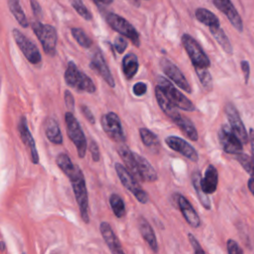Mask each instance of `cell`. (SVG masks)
Masks as SVG:
<instances>
[{"label":"cell","mask_w":254,"mask_h":254,"mask_svg":"<svg viewBox=\"0 0 254 254\" xmlns=\"http://www.w3.org/2000/svg\"><path fill=\"white\" fill-rule=\"evenodd\" d=\"M178 204L187 222L192 227H198L200 225V218L192 205L184 195H178Z\"/></svg>","instance_id":"ffe728a7"},{"label":"cell","mask_w":254,"mask_h":254,"mask_svg":"<svg viewBox=\"0 0 254 254\" xmlns=\"http://www.w3.org/2000/svg\"><path fill=\"white\" fill-rule=\"evenodd\" d=\"M137 168V179L145 182H155L158 179V175L152 165L142 156L134 153Z\"/></svg>","instance_id":"e0dca14e"},{"label":"cell","mask_w":254,"mask_h":254,"mask_svg":"<svg viewBox=\"0 0 254 254\" xmlns=\"http://www.w3.org/2000/svg\"><path fill=\"white\" fill-rule=\"evenodd\" d=\"M89 151L91 153V157H92V160L94 162H98L99 161V158H100V155H99V148H98V145L96 144V142L94 140H91L90 143H89Z\"/></svg>","instance_id":"f35d334b"},{"label":"cell","mask_w":254,"mask_h":254,"mask_svg":"<svg viewBox=\"0 0 254 254\" xmlns=\"http://www.w3.org/2000/svg\"><path fill=\"white\" fill-rule=\"evenodd\" d=\"M31 6H32V10H33L34 15L37 16V17H40L41 14H42V9H41L39 3L36 0H31Z\"/></svg>","instance_id":"f6af8a7d"},{"label":"cell","mask_w":254,"mask_h":254,"mask_svg":"<svg viewBox=\"0 0 254 254\" xmlns=\"http://www.w3.org/2000/svg\"><path fill=\"white\" fill-rule=\"evenodd\" d=\"M195 18L209 29L220 27L218 18L211 11L205 8H197L195 10Z\"/></svg>","instance_id":"484cf974"},{"label":"cell","mask_w":254,"mask_h":254,"mask_svg":"<svg viewBox=\"0 0 254 254\" xmlns=\"http://www.w3.org/2000/svg\"><path fill=\"white\" fill-rule=\"evenodd\" d=\"M96 3H99V4H103V5H108L110 3L113 2V0H94Z\"/></svg>","instance_id":"c3c4849f"},{"label":"cell","mask_w":254,"mask_h":254,"mask_svg":"<svg viewBox=\"0 0 254 254\" xmlns=\"http://www.w3.org/2000/svg\"><path fill=\"white\" fill-rule=\"evenodd\" d=\"M138 224H139V230H140L141 235L144 238V240L148 243V245L154 252H157L158 251V242H157L155 232H154L152 226L150 225V223L144 217H140L138 220Z\"/></svg>","instance_id":"603a6c76"},{"label":"cell","mask_w":254,"mask_h":254,"mask_svg":"<svg viewBox=\"0 0 254 254\" xmlns=\"http://www.w3.org/2000/svg\"><path fill=\"white\" fill-rule=\"evenodd\" d=\"M249 140H250L251 150H252V154H253V158H254V129H250V132H249Z\"/></svg>","instance_id":"bcb514c9"},{"label":"cell","mask_w":254,"mask_h":254,"mask_svg":"<svg viewBox=\"0 0 254 254\" xmlns=\"http://www.w3.org/2000/svg\"><path fill=\"white\" fill-rule=\"evenodd\" d=\"M248 189H249V190L251 191V193L254 195V179H252V178H250L249 180H248Z\"/></svg>","instance_id":"7dc6e473"},{"label":"cell","mask_w":254,"mask_h":254,"mask_svg":"<svg viewBox=\"0 0 254 254\" xmlns=\"http://www.w3.org/2000/svg\"><path fill=\"white\" fill-rule=\"evenodd\" d=\"M67 135L71 142L76 147L77 155L79 158H83L86 153L87 148V142L84 136V133L76 120V118L72 115L71 112H66L64 115Z\"/></svg>","instance_id":"3957f363"},{"label":"cell","mask_w":254,"mask_h":254,"mask_svg":"<svg viewBox=\"0 0 254 254\" xmlns=\"http://www.w3.org/2000/svg\"><path fill=\"white\" fill-rule=\"evenodd\" d=\"M56 163L59 166V168L69 179L76 202H77L79 210H80L81 218L84 222L87 223L89 221L88 195H87V190H86L84 176H83L80 168L76 164H73L71 162L70 158L64 153L58 155V157L56 159Z\"/></svg>","instance_id":"6da1fadb"},{"label":"cell","mask_w":254,"mask_h":254,"mask_svg":"<svg viewBox=\"0 0 254 254\" xmlns=\"http://www.w3.org/2000/svg\"><path fill=\"white\" fill-rule=\"evenodd\" d=\"M138 67V59L134 54H128L123 58L122 70L127 79H131L136 74Z\"/></svg>","instance_id":"83f0119b"},{"label":"cell","mask_w":254,"mask_h":254,"mask_svg":"<svg viewBox=\"0 0 254 254\" xmlns=\"http://www.w3.org/2000/svg\"><path fill=\"white\" fill-rule=\"evenodd\" d=\"M114 168L121 184L129 191L133 193V195L137 198V200H139L141 203H146L149 200V196L147 192L137 183L135 177L125 167H123V165L119 163H116Z\"/></svg>","instance_id":"8992f818"},{"label":"cell","mask_w":254,"mask_h":254,"mask_svg":"<svg viewBox=\"0 0 254 254\" xmlns=\"http://www.w3.org/2000/svg\"><path fill=\"white\" fill-rule=\"evenodd\" d=\"M80 109H81V112H82V114L84 115V117H85L91 124H93V123L95 122V119H94V117H93L91 111L89 110V108H88L87 106H85V105H81V106H80Z\"/></svg>","instance_id":"ee69618b"},{"label":"cell","mask_w":254,"mask_h":254,"mask_svg":"<svg viewBox=\"0 0 254 254\" xmlns=\"http://www.w3.org/2000/svg\"><path fill=\"white\" fill-rule=\"evenodd\" d=\"M147 91V85L144 82H137L133 86V93L137 96H142Z\"/></svg>","instance_id":"60d3db41"},{"label":"cell","mask_w":254,"mask_h":254,"mask_svg":"<svg viewBox=\"0 0 254 254\" xmlns=\"http://www.w3.org/2000/svg\"><path fill=\"white\" fill-rule=\"evenodd\" d=\"M90 67H92L93 69H95L102 77L103 79L107 82V84L111 87L115 86V82L113 79V76L106 64V62L102 56V54L100 52H96L93 55V58L91 60L90 63Z\"/></svg>","instance_id":"d6986e66"},{"label":"cell","mask_w":254,"mask_h":254,"mask_svg":"<svg viewBox=\"0 0 254 254\" xmlns=\"http://www.w3.org/2000/svg\"><path fill=\"white\" fill-rule=\"evenodd\" d=\"M64 101H65L66 107L72 111L74 107V100H73L72 94L67 90L64 92Z\"/></svg>","instance_id":"7bdbcfd3"},{"label":"cell","mask_w":254,"mask_h":254,"mask_svg":"<svg viewBox=\"0 0 254 254\" xmlns=\"http://www.w3.org/2000/svg\"><path fill=\"white\" fill-rule=\"evenodd\" d=\"M241 69L243 71V75H244V81L245 83L248 82L249 79V75H250V65L249 63L247 61H241Z\"/></svg>","instance_id":"b9f144b4"},{"label":"cell","mask_w":254,"mask_h":254,"mask_svg":"<svg viewBox=\"0 0 254 254\" xmlns=\"http://www.w3.org/2000/svg\"><path fill=\"white\" fill-rule=\"evenodd\" d=\"M194 70L202 86L205 89H210L212 87V77L208 69L205 67H194Z\"/></svg>","instance_id":"d6a6232c"},{"label":"cell","mask_w":254,"mask_h":254,"mask_svg":"<svg viewBox=\"0 0 254 254\" xmlns=\"http://www.w3.org/2000/svg\"><path fill=\"white\" fill-rule=\"evenodd\" d=\"M64 79L66 84L69 86L76 88L80 91H85L88 93H92L95 91V85L93 81L83 72L79 71L76 65L69 62L64 72Z\"/></svg>","instance_id":"7a4b0ae2"},{"label":"cell","mask_w":254,"mask_h":254,"mask_svg":"<svg viewBox=\"0 0 254 254\" xmlns=\"http://www.w3.org/2000/svg\"><path fill=\"white\" fill-rule=\"evenodd\" d=\"M71 34L73 38L76 40V42L83 48H90L92 42L89 39V37L84 33V31L80 28H72Z\"/></svg>","instance_id":"e575fe53"},{"label":"cell","mask_w":254,"mask_h":254,"mask_svg":"<svg viewBox=\"0 0 254 254\" xmlns=\"http://www.w3.org/2000/svg\"><path fill=\"white\" fill-rule=\"evenodd\" d=\"M106 21H107L108 25L113 30H115L116 32H118L122 36L131 40V42L136 47L140 46L139 34L136 31V29L127 20H125L124 18H122L121 16H119L117 14L108 13L107 16H106Z\"/></svg>","instance_id":"ba28073f"},{"label":"cell","mask_w":254,"mask_h":254,"mask_svg":"<svg viewBox=\"0 0 254 254\" xmlns=\"http://www.w3.org/2000/svg\"><path fill=\"white\" fill-rule=\"evenodd\" d=\"M45 134L47 138L54 144H62L63 143V136L61 129L57 120L53 117H48L44 123Z\"/></svg>","instance_id":"cb8c5ba5"},{"label":"cell","mask_w":254,"mask_h":254,"mask_svg":"<svg viewBox=\"0 0 254 254\" xmlns=\"http://www.w3.org/2000/svg\"><path fill=\"white\" fill-rule=\"evenodd\" d=\"M158 86L164 91V93L167 95V97L173 102V104L177 108L183 109L185 111H193L194 110L193 103L187 96H185L179 89H177L169 79H167L163 76H159L158 77Z\"/></svg>","instance_id":"277c9868"},{"label":"cell","mask_w":254,"mask_h":254,"mask_svg":"<svg viewBox=\"0 0 254 254\" xmlns=\"http://www.w3.org/2000/svg\"><path fill=\"white\" fill-rule=\"evenodd\" d=\"M35 35L40 40L44 51L49 56H54L57 46V32L51 25H44L40 22H34L32 25Z\"/></svg>","instance_id":"52a82bcc"},{"label":"cell","mask_w":254,"mask_h":254,"mask_svg":"<svg viewBox=\"0 0 254 254\" xmlns=\"http://www.w3.org/2000/svg\"><path fill=\"white\" fill-rule=\"evenodd\" d=\"M70 3L73 7V9L85 20H90L92 18L91 13L87 10V8L83 5V3L80 0H70Z\"/></svg>","instance_id":"d590c367"},{"label":"cell","mask_w":254,"mask_h":254,"mask_svg":"<svg viewBox=\"0 0 254 254\" xmlns=\"http://www.w3.org/2000/svg\"><path fill=\"white\" fill-rule=\"evenodd\" d=\"M110 206L113 210V213L117 217H123L125 215V203L120 195L117 193H112L109 197Z\"/></svg>","instance_id":"1f68e13d"},{"label":"cell","mask_w":254,"mask_h":254,"mask_svg":"<svg viewBox=\"0 0 254 254\" xmlns=\"http://www.w3.org/2000/svg\"><path fill=\"white\" fill-rule=\"evenodd\" d=\"M8 5L11 13L14 15L18 23L23 27L27 28L28 27V20L25 16L24 11L21 8V5L19 3V0H8Z\"/></svg>","instance_id":"4dcf8cb0"},{"label":"cell","mask_w":254,"mask_h":254,"mask_svg":"<svg viewBox=\"0 0 254 254\" xmlns=\"http://www.w3.org/2000/svg\"><path fill=\"white\" fill-rule=\"evenodd\" d=\"M99 229H100L101 235H102L105 243L109 247L112 254H125L119 239L113 232L109 223L101 222L99 225Z\"/></svg>","instance_id":"ac0fdd59"},{"label":"cell","mask_w":254,"mask_h":254,"mask_svg":"<svg viewBox=\"0 0 254 254\" xmlns=\"http://www.w3.org/2000/svg\"><path fill=\"white\" fill-rule=\"evenodd\" d=\"M127 45H128V43H127V41H126L123 37L117 36V37L115 38V41H114V48H115V50H116L119 54H122V53L125 51V49L127 48Z\"/></svg>","instance_id":"74e56055"},{"label":"cell","mask_w":254,"mask_h":254,"mask_svg":"<svg viewBox=\"0 0 254 254\" xmlns=\"http://www.w3.org/2000/svg\"><path fill=\"white\" fill-rule=\"evenodd\" d=\"M219 143L227 154L238 155L242 152V142L227 125H222L218 131Z\"/></svg>","instance_id":"30bf717a"},{"label":"cell","mask_w":254,"mask_h":254,"mask_svg":"<svg viewBox=\"0 0 254 254\" xmlns=\"http://www.w3.org/2000/svg\"><path fill=\"white\" fill-rule=\"evenodd\" d=\"M189 239H190V242L192 246V248L194 249V254H205L203 249L201 248L200 244L198 243V241L196 240V238L191 234V233H189Z\"/></svg>","instance_id":"ab89813d"},{"label":"cell","mask_w":254,"mask_h":254,"mask_svg":"<svg viewBox=\"0 0 254 254\" xmlns=\"http://www.w3.org/2000/svg\"><path fill=\"white\" fill-rule=\"evenodd\" d=\"M155 95H156V99L159 106L168 117H170L173 121H175L178 117H180L181 114L178 111L177 107L173 104V102L167 97V95L158 85L155 88Z\"/></svg>","instance_id":"44dd1931"},{"label":"cell","mask_w":254,"mask_h":254,"mask_svg":"<svg viewBox=\"0 0 254 254\" xmlns=\"http://www.w3.org/2000/svg\"><path fill=\"white\" fill-rule=\"evenodd\" d=\"M225 114L227 116V120L230 124V128L232 129V131L236 134L242 144H246L248 142V135L244 127L243 121L233 103L229 102L225 105Z\"/></svg>","instance_id":"4fadbf2b"},{"label":"cell","mask_w":254,"mask_h":254,"mask_svg":"<svg viewBox=\"0 0 254 254\" xmlns=\"http://www.w3.org/2000/svg\"><path fill=\"white\" fill-rule=\"evenodd\" d=\"M236 159L240 163L242 168L250 175V177L254 179V158L240 153L236 155Z\"/></svg>","instance_id":"836d02e7"},{"label":"cell","mask_w":254,"mask_h":254,"mask_svg":"<svg viewBox=\"0 0 254 254\" xmlns=\"http://www.w3.org/2000/svg\"><path fill=\"white\" fill-rule=\"evenodd\" d=\"M191 183L192 186L194 188V190L196 191L197 197L201 203V205L206 208V209H210L211 208V204H210V200L207 196V194L202 190L201 188V176L200 173L198 171H195L192 173L191 175Z\"/></svg>","instance_id":"d4e9b609"},{"label":"cell","mask_w":254,"mask_h":254,"mask_svg":"<svg viewBox=\"0 0 254 254\" xmlns=\"http://www.w3.org/2000/svg\"><path fill=\"white\" fill-rule=\"evenodd\" d=\"M218 183V173L214 166L208 165L203 179H201V188L206 194H211L216 190Z\"/></svg>","instance_id":"7402d4cb"},{"label":"cell","mask_w":254,"mask_h":254,"mask_svg":"<svg viewBox=\"0 0 254 254\" xmlns=\"http://www.w3.org/2000/svg\"><path fill=\"white\" fill-rule=\"evenodd\" d=\"M227 251H228V254H243V250L238 245V243L233 239H228Z\"/></svg>","instance_id":"8d00e7d4"},{"label":"cell","mask_w":254,"mask_h":254,"mask_svg":"<svg viewBox=\"0 0 254 254\" xmlns=\"http://www.w3.org/2000/svg\"><path fill=\"white\" fill-rule=\"evenodd\" d=\"M18 131L21 137L22 142L24 143V145L27 148V151L30 154L31 160L34 164H38L39 163V155H38V151L36 148V144L34 141V138L28 128L27 125V121L26 118L24 116H22L19 120V124H18Z\"/></svg>","instance_id":"2e32d148"},{"label":"cell","mask_w":254,"mask_h":254,"mask_svg":"<svg viewBox=\"0 0 254 254\" xmlns=\"http://www.w3.org/2000/svg\"><path fill=\"white\" fill-rule=\"evenodd\" d=\"M182 44L188 53L193 67H209L210 61L208 57L193 37L189 34H184L182 36Z\"/></svg>","instance_id":"5b68a950"},{"label":"cell","mask_w":254,"mask_h":254,"mask_svg":"<svg viewBox=\"0 0 254 254\" xmlns=\"http://www.w3.org/2000/svg\"><path fill=\"white\" fill-rule=\"evenodd\" d=\"M166 144L174 151L182 154L186 158L190 159L192 162L198 161V154L196 150L186 140L178 136H169L165 140Z\"/></svg>","instance_id":"5bb4252c"},{"label":"cell","mask_w":254,"mask_h":254,"mask_svg":"<svg viewBox=\"0 0 254 254\" xmlns=\"http://www.w3.org/2000/svg\"><path fill=\"white\" fill-rule=\"evenodd\" d=\"M13 37L15 39V42L19 46L20 50L24 54L25 58L33 64H37L41 62V54L37 48V46L31 42L24 34H22L19 30L14 29L13 30Z\"/></svg>","instance_id":"8fae6325"},{"label":"cell","mask_w":254,"mask_h":254,"mask_svg":"<svg viewBox=\"0 0 254 254\" xmlns=\"http://www.w3.org/2000/svg\"><path fill=\"white\" fill-rule=\"evenodd\" d=\"M209 31H210L211 35L214 37V39L216 40V42L220 45L222 50L227 55H232V53H233L232 46H231V43H230L228 37L224 33V31L220 27L211 28V29H209Z\"/></svg>","instance_id":"f1b7e54d"},{"label":"cell","mask_w":254,"mask_h":254,"mask_svg":"<svg viewBox=\"0 0 254 254\" xmlns=\"http://www.w3.org/2000/svg\"><path fill=\"white\" fill-rule=\"evenodd\" d=\"M212 3L220 12H222L226 16L231 25L238 32L243 31L242 19L237 10L235 9L234 5L232 4L231 0H212Z\"/></svg>","instance_id":"9a60e30c"},{"label":"cell","mask_w":254,"mask_h":254,"mask_svg":"<svg viewBox=\"0 0 254 254\" xmlns=\"http://www.w3.org/2000/svg\"><path fill=\"white\" fill-rule=\"evenodd\" d=\"M174 122L177 124V126L184 132V134L189 139H190L192 141L197 140V138H198L197 131H196L194 125L192 124V122L189 118L180 115V117H178Z\"/></svg>","instance_id":"4316f807"},{"label":"cell","mask_w":254,"mask_h":254,"mask_svg":"<svg viewBox=\"0 0 254 254\" xmlns=\"http://www.w3.org/2000/svg\"><path fill=\"white\" fill-rule=\"evenodd\" d=\"M160 66L164 73L173 81L175 82L181 89L185 90L188 93L191 92V87L190 83L188 82L187 78L183 74V72L180 70V68L173 64L170 60L166 58H162L160 61Z\"/></svg>","instance_id":"7c38bea8"},{"label":"cell","mask_w":254,"mask_h":254,"mask_svg":"<svg viewBox=\"0 0 254 254\" xmlns=\"http://www.w3.org/2000/svg\"><path fill=\"white\" fill-rule=\"evenodd\" d=\"M101 126L107 136L118 143H123L125 135L118 115L114 112H108L101 117Z\"/></svg>","instance_id":"9c48e42d"},{"label":"cell","mask_w":254,"mask_h":254,"mask_svg":"<svg viewBox=\"0 0 254 254\" xmlns=\"http://www.w3.org/2000/svg\"><path fill=\"white\" fill-rule=\"evenodd\" d=\"M140 137L143 142V144L150 148V149H158L160 147V141L155 133H153L151 130L147 128H140L139 129Z\"/></svg>","instance_id":"f546056e"}]
</instances>
